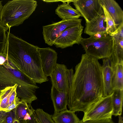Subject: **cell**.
<instances>
[{
	"instance_id": "cell-8",
	"label": "cell",
	"mask_w": 123,
	"mask_h": 123,
	"mask_svg": "<svg viewBox=\"0 0 123 123\" xmlns=\"http://www.w3.org/2000/svg\"><path fill=\"white\" fill-rule=\"evenodd\" d=\"M73 2L86 23L89 22L104 12L101 0H73Z\"/></svg>"
},
{
	"instance_id": "cell-14",
	"label": "cell",
	"mask_w": 123,
	"mask_h": 123,
	"mask_svg": "<svg viewBox=\"0 0 123 123\" xmlns=\"http://www.w3.org/2000/svg\"><path fill=\"white\" fill-rule=\"evenodd\" d=\"M105 18L104 12L92 19L89 22L86 23L84 33L90 36L96 34H107L106 26L105 25Z\"/></svg>"
},
{
	"instance_id": "cell-21",
	"label": "cell",
	"mask_w": 123,
	"mask_h": 123,
	"mask_svg": "<svg viewBox=\"0 0 123 123\" xmlns=\"http://www.w3.org/2000/svg\"><path fill=\"white\" fill-rule=\"evenodd\" d=\"M113 108L112 115L121 116L123 101V90L116 89L113 91L112 96Z\"/></svg>"
},
{
	"instance_id": "cell-23",
	"label": "cell",
	"mask_w": 123,
	"mask_h": 123,
	"mask_svg": "<svg viewBox=\"0 0 123 123\" xmlns=\"http://www.w3.org/2000/svg\"><path fill=\"white\" fill-rule=\"evenodd\" d=\"M104 11L106 23V32L109 35L115 31L118 27L105 6L101 4Z\"/></svg>"
},
{
	"instance_id": "cell-10",
	"label": "cell",
	"mask_w": 123,
	"mask_h": 123,
	"mask_svg": "<svg viewBox=\"0 0 123 123\" xmlns=\"http://www.w3.org/2000/svg\"><path fill=\"white\" fill-rule=\"evenodd\" d=\"M17 84L8 87L0 92V111L9 112L15 108L20 102L17 96Z\"/></svg>"
},
{
	"instance_id": "cell-27",
	"label": "cell",
	"mask_w": 123,
	"mask_h": 123,
	"mask_svg": "<svg viewBox=\"0 0 123 123\" xmlns=\"http://www.w3.org/2000/svg\"><path fill=\"white\" fill-rule=\"evenodd\" d=\"M109 35L111 37L116 36L123 38V23L119 25L115 31Z\"/></svg>"
},
{
	"instance_id": "cell-1",
	"label": "cell",
	"mask_w": 123,
	"mask_h": 123,
	"mask_svg": "<svg viewBox=\"0 0 123 123\" xmlns=\"http://www.w3.org/2000/svg\"><path fill=\"white\" fill-rule=\"evenodd\" d=\"M103 92L102 65L98 59L82 54L68 93L69 110L84 113L103 97Z\"/></svg>"
},
{
	"instance_id": "cell-34",
	"label": "cell",
	"mask_w": 123,
	"mask_h": 123,
	"mask_svg": "<svg viewBox=\"0 0 123 123\" xmlns=\"http://www.w3.org/2000/svg\"><path fill=\"white\" fill-rule=\"evenodd\" d=\"M2 7L3 6L2 4V1L0 0V13Z\"/></svg>"
},
{
	"instance_id": "cell-17",
	"label": "cell",
	"mask_w": 123,
	"mask_h": 123,
	"mask_svg": "<svg viewBox=\"0 0 123 123\" xmlns=\"http://www.w3.org/2000/svg\"><path fill=\"white\" fill-rule=\"evenodd\" d=\"M73 0H67L62 4L58 5L55 9V14L62 20L78 18L81 16L80 13L69 5Z\"/></svg>"
},
{
	"instance_id": "cell-26",
	"label": "cell",
	"mask_w": 123,
	"mask_h": 123,
	"mask_svg": "<svg viewBox=\"0 0 123 123\" xmlns=\"http://www.w3.org/2000/svg\"><path fill=\"white\" fill-rule=\"evenodd\" d=\"M8 29L0 24V54L3 53L6 41V32Z\"/></svg>"
},
{
	"instance_id": "cell-29",
	"label": "cell",
	"mask_w": 123,
	"mask_h": 123,
	"mask_svg": "<svg viewBox=\"0 0 123 123\" xmlns=\"http://www.w3.org/2000/svg\"><path fill=\"white\" fill-rule=\"evenodd\" d=\"M74 74L73 70L72 68L67 69V75L69 87L71 86L72 84Z\"/></svg>"
},
{
	"instance_id": "cell-32",
	"label": "cell",
	"mask_w": 123,
	"mask_h": 123,
	"mask_svg": "<svg viewBox=\"0 0 123 123\" xmlns=\"http://www.w3.org/2000/svg\"><path fill=\"white\" fill-rule=\"evenodd\" d=\"M5 112L2 111H0V121L4 117Z\"/></svg>"
},
{
	"instance_id": "cell-22",
	"label": "cell",
	"mask_w": 123,
	"mask_h": 123,
	"mask_svg": "<svg viewBox=\"0 0 123 123\" xmlns=\"http://www.w3.org/2000/svg\"><path fill=\"white\" fill-rule=\"evenodd\" d=\"M112 83L113 91L123 90V64H118L113 67Z\"/></svg>"
},
{
	"instance_id": "cell-9",
	"label": "cell",
	"mask_w": 123,
	"mask_h": 123,
	"mask_svg": "<svg viewBox=\"0 0 123 123\" xmlns=\"http://www.w3.org/2000/svg\"><path fill=\"white\" fill-rule=\"evenodd\" d=\"M83 28L80 24L66 30L55 40L54 45L56 48L62 49L72 46L75 44L79 45L83 38Z\"/></svg>"
},
{
	"instance_id": "cell-11",
	"label": "cell",
	"mask_w": 123,
	"mask_h": 123,
	"mask_svg": "<svg viewBox=\"0 0 123 123\" xmlns=\"http://www.w3.org/2000/svg\"><path fill=\"white\" fill-rule=\"evenodd\" d=\"M37 50L40 57L43 73L46 76L50 77L57 63V54L49 47H38Z\"/></svg>"
},
{
	"instance_id": "cell-31",
	"label": "cell",
	"mask_w": 123,
	"mask_h": 123,
	"mask_svg": "<svg viewBox=\"0 0 123 123\" xmlns=\"http://www.w3.org/2000/svg\"><path fill=\"white\" fill-rule=\"evenodd\" d=\"M6 56L3 53L0 54V65H2L7 60Z\"/></svg>"
},
{
	"instance_id": "cell-12",
	"label": "cell",
	"mask_w": 123,
	"mask_h": 123,
	"mask_svg": "<svg viewBox=\"0 0 123 123\" xmlns=\"http://www.w3.org/2000/svg\"><path fill=\"white\" fill-rule=\"evenodd\" d=\"M67 69L65 65L57 63L50 77L52 86L59 91L68 93L69 87L67 75Z\"/></svg>"
},
{
	"instance_id": "cell-15",
	"label": "cell",
	"mask_w": 123,
	"mask_h": 123,
	"mask_svg": "<svg viewBox=\"0 0 123 123\" xmlns=\"http://www.w3.org/2000/svg\"><path fill=\"white\" fill-rule=\"evenodd\" d=\"M50 96L55 113L67 109L68 93L59 91L52 86Z\"/></svg>"
},
{
	"instance_id": "cell-5",
	"label": "cell",
	"mask_w": 123,
	"mask_h": 123,
	"mask_svg": "<svg viewBox=\"0 0 123 123\" xmlns=\"http://www.w3.org/2000/svg\"><path fill=\"white\" fill-rule=\"evenodd\" d=\"M80 44L86 54L98 60L111 56L113 40L109 35L100 38L90 36L87 38H82Z\"/></svg>"
},
{
	"instance_id": "cell-19",
	"label": "cell",
	"mask_w": 123,
	"mask_h": 123,
	"mask_svg": "<svg viewBox=\"0 0 123 123\" xmlns=\"http://www.w3.org/2000/svg\"><path fill=\"white\" fill-rule=\"evenodd\" d=\"M74 111L67 109L55 113L52 118L55 123H81L80 120Z\"/></svg>"
},
{
	"instance_id": "cell-3",
	"label": "cell",
	"mask_w": 123,
	"mask_h": 123,
	"mask_svg": "<svg viewBox=\"0 0 123 123\" xmlns=\"http://www.w3.org/2000/svg\"><path fill=\"white\" fill-rule=\"evenodd\" d=\"M17 85V96L20 100L30 104L37 99L35 94L39 87L30 77L14 67L7 60L0 65V92L5 88Z\"/></svg>"
},
{
	"instance_id": "cell-30",
	"label": "cell",
	"mask_w": 123,
	"mask_h": 123,
	"mask_svg": "<svg viewBox=\"0 0 123 123\" xmlns=\"http://www.w3.org/2000/svg\"><path fill=\"white\" fill-rule=\"evenodd\" d=\"M25 123H40L37 118L35 112L32 114L30 119L26 121Z\"/></svg>"
},
{
	"instance_id": "cell-4",
	"label": "cell",
	"mask_w": 123,
	"mask_h": 123,
	"mask_svg": "<svg viewBox=\"0 0 123 123\" xmlns=\"http://www.w3.org/2000/svg\"><path fill=\"white\" fill-rule=\"evenodd\" d=\"M37 2L34 0H12L3 6L0 13V24L9 29L22 24L35 11Z\"/></svg>"
},
{
	"instance_id": "cell-28",
	"label": "cell",
	"mask_w": 123,
	"mask_h": 123,
	"mask_svg": "<svg viewBox=\"0 0 123 123\" xmlns=\"http://www.w3.org/2000/svg\"><path fill=\"white\" fill-rule=\"evenodd\" d=\"M81 123H114L112 119H106L96 120L89 121Z\"/></svg>"
},
{
	"instance_id": "cell-20",
	"label": "cell",
	"mask_w": 123,
	"mask_h": 123,
	"mask_svg": "<svg viewBox=\"0 0 123 123\" xmlns=\"http://www.w3.org/2000/svg\"><path fill=\"white\" fill-rule=\"evenodd\" d=\"M15 110L17 118L22 121H26L30 119L31 116L35 110L31 104L22 101L15 108Z\"/></svg>"
},
{
	"instance_id": "cell-13",
	"label": "cell",
	"mask_w": 123,
	"mask_h": 123,
	"mask_svg": "<svg viewBox=\"0 0 123 123\" xmlns=\"http://www.w3.org/2000/svg\"><path fill=\"white\" fill-rule=\"evenodd\" d=\"M103 62L102 73L104 97L111 94L113 91L112 81L113 66L110 57L103 59Z\"/></svg>"
},
{
	"instance_id": "cell-2",
	"label": "cell",
	"mask_w": 123,
	"mask_h": 123,
	"mask_svg": "<svg viewBox=\"0 0 123 123\" xmlns=\"http://www.w3.org/2000/svg\"><path fill=\"white\" fill-rule=\"evenodd\" d=\"M38 47L30 44L15 36L6 42L4 53L14 67L22 71L36 83L48 81L42 68Z\"/></svg>"
},
{
	"instance_id": "cell-33",
	"label": "cell",
	"mask_w": 123,
	"mask_h": 123,
	"mask_svg": "<svg viewBox=\"0 0 123 123\" xmlns=\"http://www.w3.org/2000/svg\"><path fill=\"white\" fill-rule=\"evenodd\" d=\"M118 123H123V118L121 116H119Z\"/></svg>"
},
{
	"instance_id": "cell-16",
	"label": "cell",
	"mask_w": 123,
	"mask_h": 123,
	"mask_svg": "<svg viewBox=\"0 0 123 123\" xmlns=\"http://www.w3.org/2000/svg\"><path fill=\"white\" fill-rule=\"evenodd\" d=\"M118 26L123 23V11L118 4L114 0H101Z\"/></svg>"
},
{
	"instance_id": "cell-18",
	"label": "cell",
	"mask_w": 123,
	"mask_h": 123,
	"mask_svg": "<svg viewBox=\"0 0 123 123\" xmlns=\"http://www.w3.org/2000/svg\"><path fill=\"white\" fill-rule=\"evenodd\" d=\"M111 37L113 44L110 57L114 67L118 64H123V38Z\"/></svg>"
},
{
	"instance_id": "cell-24",
	"label": "cell",
	"mask_w": 123,
	"mask_h": 123,
	"mask_svg": "<svg viewBox=\"0 0 123 123\" xmlns=\"http://www.w3.org/2000/svg\"><path fill=\"white\" fill-rule=\"evenodd\" d=\"M35 113L40 123H55L52 119V115L45 112L42 109H37Z\"/></svg>"
},
{
	"instance_id": "cell-7",
	"label": "cell",
	"mask_w": 123,
	"mask_h": 123,
	"mask_svg": "<svg viewBox=\"0 0 123 123\" xmlns=\"http://www.w3.org/2000/svg\"><path fill=\"white\" fill-rule=\"evenodd\" d=\"M82 19L74 18L62 20L59 22L43 26L42 33L45 43L51 46L55 40L66 30L81 24Z\"/></svg>"
},
{
	"instance_id": "cell-6",
	"label": "cell",
	"mask_w": 123,
	"mask_h": 123,
	"mask_svg": "<svg viewBox=\"0 0 123 123\" xmlns=\"http://www.w3.org/2000/svg\"><path fill=\"white\" fill-rule=\"evenodd\" d=\"M112 93L103 97L84 113L82 122L106 119H112L113 111Z\"/></svg>"
},
{
	"instance_id": "cell-25",
	"label": "cell",
	"mask_w": 123,
	"mask_h": 123,
	"mask_svg": "<svg viewBox=\"0 0 123 123\" xmlns=\"http://www.w3.org/2000/svg\"><path fill=\"white\" fill-rule=\"evenodd\" d=\"M26 121H21L17 119L15 108L9 112H5L4 116L0 121V123H25Z\"/></svg>"
}]
</instances>
